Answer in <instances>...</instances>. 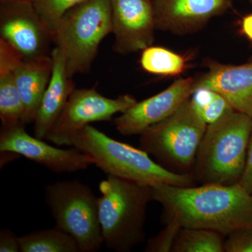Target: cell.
I'll list each match as a JSON object with an SVG mask.
<instances>
[{
    "label": "cell",
    "instance_id": "22",
    "mask_svg": "<svg viewBox=\"0 0 252 252\" xmlns=\"http://www.w3.org/2000/svg\"><path fill=\"white\" fill-rule=\"evenodd\" d=\"M86 0H34L32 4L36 14L54 36L64 14Z\"/></svg>",
    "mask_w": 252,
    "mask_h": 252
},
{
    "label": "cell",
    "instance_id": "19",
    "mask_svg": "<svg viewBox=\"0 0 252 252\" xmlns=\"http://www.w3.org/2000/svg\"><path fill=\"white\" fill-rule=\"evenodd\" d=\"M24 107L15 80V71L0 70V118L1 126L22 123Z\"/></svg>",
    "mask_w": 252,
    "mask_h": 252
},
{
    "label": "cell",
    "instance_id": "5",
    "mask_svg": "<svg viewBox=\"0 0 252 252\" xmlns=\"http://www.w3.org/2000/svg\"><path fill=\"white\" fill-rule=\"evenodd\" d=\"M112 32L109 0H86L64 14L54 41L64 54L69 77L90 71L99 44Z\"/></svg>",
    "mask_w": 252,
    "mask_h": 252
},
{
    "label": "cell",
    "instance_id": "3",
    "mask_svg": "<svg viewBox=\"0 0 252 252\" xmlns=\"http://www.w3.org/2000/svg\"><path fill=\"white\" fill-rule=\"evenodd\" d=\"M98 216L103 244L109 250L128 252L146 238L147 205L152 187L107 175L99 185Z\"/></svg>",
    "mask_w": 252,
    "mask_h": 252
},
{
    "label": "cell",
    "instance_id": "26",
    "mask_svg": "<svg viewBox=\"0 0 252 252\" xmlns=\"http://www.w3.org/2000/svg\"><path fill=\"white\" fill-rule=\"evenodd\" d=\"M21 252L18 237L9 229H1L0 232V252Z\"/></svg>",
    "mask_w": 252,
    "mask_h": 252
},
{
    "label": "cell",
    "instance_id": "28",
    "mask_svg": "<svg viewBox=\"0 0 252 252\" xmlns=\"http://www.w3.org/2000/svg\"><path fill=\"white\" fill-rule=\"evenodd\" d=\"M9 1H26V2H33L34 0H9Z\"/></svg>",
    "mask_w": 252,
    "mask_h": 252
},
{
    "label": "cell",
    "instance_id": "27",
    "mask_svg": "<svg viewBox=\"0 0 252 252\" xmlns=\"http://www.w3.org/2000/svg\"><path fill=\"white\" fill-rule=\"evenodd\" d=\"M242 32L250 40L252 41V14L243 18L241 23Z\"/></svg>",
    "mask_w": 252,
    "mask_h": 252
},
{
    "label": "cell",
    "instance_id": "1",
    "mask_svg": "<svg viewBox=\"0 0 252 252\" xmlns=\"http://www.w3.org/2000/svg\"><path fill=\"white\" fill-rule=\"evenodd\" d=\"M152 201L163 207V220L182 228H203L227 236L252 226V195L240 184L182 187L158 184L152 187Z\"/></svg>",
    "mask_w": 252,
    "mask_h": 252
},
{
    "label": "cell",
    "instance_id": "9",
    "mask_svg": "<svg viewBox=\"0 0 252 252\" xmlns=\"http://www.w3.org/2000/svg\"><path fill=\"white\" fill-rule=\"evenodd\" d=\"M0 152L23 156L59 174L81 171L94 165V160L89 156L76 147L57 148L35 136L30 135L23 123L1 126Z\"/></svg>",
    "mask_w": 252,
    "mask_h": 252
},
{
    "label": "cell",
    "instance_id": "13",
    "mask_svg": "<svg viewBox=\"0 0 252 252\" xmlns=\"http://www.w3.org/2000/svg\"><path fill=\"white\" fill-rule=\"evenodd\" d=\"M233 0H153L157 30L193 33L211 18L228 11Z\"/></svg>",
    "mask_w": 252,
    "mask_h": 252
},
{
    "label": "cell",
    "instance_id": "2",
    "mask_svg": "<svg viewBox=\"0 0 252 252\" xmlns=\"http://www.w3.org/2000/svg\"><path fill=\"white\" fill-rule=\"evenodd\" d=\"M252 128V118L233 109L207 125L190 173L194 182L200 185L239 183Z\"/></svg>",
    "mask_w": 252,
    "mask_h": 252
},
{
    "label": "cell",
    "instance_id": "10",
    "mask_svg": "<svg viewBox=\"0 0 252 252\" xmlns=\"http://www.w3.org/2000/svg\"><path fill=\"white\" fill-rule=\"evenodd\" d=\"M195 82L192 77L177 79L161 92L136 102L114 119L116 129L122 135H140L151 126L170 117L189 100Z\"/></svg>",
    "mask_w": 252,
    "mask_h": 252
},
{
    "label": "cell",
    "instance_id": "11",
    "mask_svg": "<svg viewBox=\"0 0 252 252\" xmlns=\"http://www.w3.org/2000/svg\"><path fill=\"white\" fill-rule=\"evenodd\" d=\"M113 49L119 54L143 51L153 45L156 27L153 0H109Z\"/></svg>",
    "mask_w": 252,
    "mask_h": 252
},
{
    "label": "cell",
    "instance_id": "8",
    "mask_svg": "<svg viewBox=\"0 0 252 252\" xmlns=\"http://www.w3.org/2000/svg\"><path fill=\"white\" fill-rule=\"evenodd\" d=\"M137 102L130 94L109 98L95 87L75 89L46 140L58 146H72L74 135L91 123L110 122L118 113L126 112Z\"/></svg>",
    "mask_w": 252,
    "mask_h": 252
},
{
    "label": "cell",
    "instance_id": "20",
    "mask_svg": "<svg viewBox=\"0 0 252 252\" xmlns=\"http://www.w3.org/2000/svg\"><path fill=\"white\" fill-rule=\"evenodd\" d=\"M222 236L214 230L182 228L172 252H224Z\"/></svg>",
    "mask_w": 252,
    "mask_h": 252
},
{
    "label": "cell",
    "instance_id": "12",
    "mask_svg": "<svg viewBox=\"0 0 252 252\" xmlns=\"http://www.w3.org/2000/svg\"><path fill=\"white\" fill-rule=\"evenodd\" d=\"M1 10L0 33L25 59L49 56L54 36L36 14L32 2L11 1Z\"/></svg>",
    "mask_w": 252,
    "mask_h": 252
},
{
    "label": "cell",
    "instance_id": "18",
    "mask_svg": "<svg viewBox=\"0 0 252 252\" xmlns=\"http://www.w3.org/2000/svg\"><path fill=\"white\" fill-rule=\"evenodd\" d=\"M140 64L144 71L150 74L177 76L187 69L188 61L183 55L152 45L142 51Z\"/></svg>",
    "mask_w": 252,
    "mask_h": 252
},
{
    "label": "cell",
    "instance_id": "29",
    "mask_svg": "<svg viewBox=\"0 0 252 252\" xmlns=\"http://www.w3.org/2000/svg\"><path fill=\"white\" fill-rule=\"evenodd\" d=\"M248 1H249V2H250L251 3V4H252V0H248Z\"/></svg>",
    "mask_w": 252,
    "mask_h": 252
},
{
    "label": "cell",
    "instance_id": "25",
    "mask_svg": "<svg viewBox=\"0 0 252 252\" xmlns=\"http://www.w3.org/2000/svg\"><path fill=\"white\" fill-rule=\"evenodd\" d=\"M239 184L252 195V128L249 140L246 162Z\"/></svg>",
    "mask_w": 252,
    "mask_h": 252
},
{
    "label": "cell",
    "instance_id": "17",
    "mask_svg": "<svg viewBox=\"0 0 252 252\" xmlns=\"http://www.w3.org/2000/svg\"><path fill=\"white\" fill-rule=\"evenodd\" d=\"M21 252H79L75 239L57 225L18 238Z\"/></svg>",
    "mask_w": 252,
    "mask_h": 252
},
{
    "label": "cell",
    "instance_id": "21",
    "mask_svg": "<svg viewBox=\"0 0 252 252\" xmlns=\"http://www.w3.org/2000/svg\"><path fill=\"white\" fill-rule=\"evenodd\" d=\"M190 101L195 112L207 125L216 122L233 109L224 97L207 88H195Z\"/></svg>",
    "mask_w": 252,
    "mask_h": 252
},
{
    "label": "cell",
    "instance_id": "23",
    "mask_svg": "<svg viewBox=\"0 0 252 252\" xmlns=\"http://www.w3.org/2000/svg\"><path fill=\"white\" fill-rule=\"evenodd\" d=\"M165 227L158 234L149 239L146 245L145 252H172L174 245L182 227L175 220H165Z\"/></svg>",
    "mask_w": 252,
    "mask_h": 252
},
{
    "label": "cell",
    "instance_id": "14",
    "mask_svg": "<svg viewBox=\"0 0 252 252\" xmlns=\"http://www.w3.org/2000/svg\"><path fill=\"white\" fill-rule=\"evenodd\" d=\"M220 94L232 109L252 118V62L240 65L210 62L208 71L195 82Z\"/></svg>",
    "mask_w": 252,
    "mask_h": 252
},
{
    "label": "cell",
    "instance_id": "16",
    "mask_svg": "<svg viewBox=\"0 0 252 252\" xmlns=\"http://www.w3.org/2000/svg\"><path fill=\"white\" fill-rule=\"evenodd\" d=\"M53 72L51 56L24 59L15 71V80L24 107L23 124L34 122Z\"/></svg>",
    "mask_w": 252,
    "mask_h": 252
},
{
    "label": "cell",
    "instance_id": "24",
    "mask_svg": "<svg viewBox=\"0 0 252 252\" xmlns=\"http://www.w3.org/2000/svg\"><path fill=\"white\" fill-rule=\"evenodd\" d=\"M225 252H252V226L233 230L224 241Z\"/></svg>",
    "mask_w": 252,
    "mask_h": 252
},
{
    "label": "cell",
    "instance_id": "15",
    "mask_svg": "<svg viewBox=\"0 0 252 252\" xmlns=\"http://www.w3.org/2000/svg\"><path fill=\"white\" fill-rule=\"evenodd\" d=\"M53 72L34 120V135L46 140L67 103L69 95L76 89L72 77L67 72L66 60L57 46L51 53Z\"/></svg>",
    "mask_w": 252,
    "mask_h": 252
},
{
    "label": "cell",
    "instance_id": "7",
    "mask_svg": "<svg viewBox=\"0 0 252 252\" xmlns=\"http://www.w3.org/2000/svg\"><path fill=\"white\" fill-rule=\"evenodd\" d=\"M45 201L56 225L72 235L79 252H94L102 244L97 198L79 180L55 182L46 187Z\"/></svg>",
    "mask_w": 252,
    "mask_h": 252
},
{
    "label": "cell",
    "instance_id": "4",
    "mask_svg": "<svg viewBox=\"0 0 252 252\" xmlns=\"http://www.w3.org/2000/svg\"><path fill=\"white\" fill-rule=\"evenodd\" d=\"M72 147L89 156L107 175L150 187L158 184L191 187L195 182L190 174L169 171L142 149L114 140L91 125L74 135Z\"/></svg>",
    "mask_w": 252,
    "mask_h": 252
},
{
    "label": "cell",
    "instance_id": "6",
    "mask_svg": "<svg viewBox=\"0 0 252 252\" xmlns=\"http://www.w3.org/2000/svg\"><path fill=\"white\" fill-rule=\"evenodd\" d=\"M207 127L189 99L170 117L141 134L140 149L169 171L190 175Z\"/></svg>",
    "mask_w": 252,
    "mask_h": 252
}]
</instances>
